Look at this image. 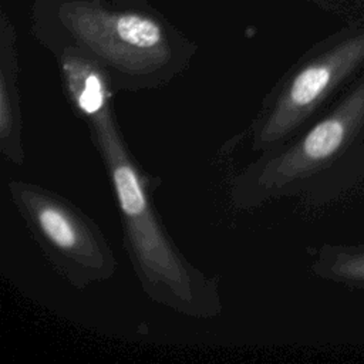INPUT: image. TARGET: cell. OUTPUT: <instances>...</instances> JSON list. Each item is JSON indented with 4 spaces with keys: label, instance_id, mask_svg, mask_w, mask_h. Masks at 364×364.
<instances>
[{
    "label": "cell",
    "instance_id": "cell-1",
    "mask_svg": "<svg viewBox=\"0 0 364 364\" xmlns=\"http://www.w3.org/2000/svg\"><path fill=\"white\" fill-rule=\"evenodd\" d=\"M63 85L85 124L117 200L124 247L144 293L182 316L210 320L222 313L219 277L192 264L166 232L152 193L158 181L132 155L114 109V88L104 68L74 47L58 54Z\"/></svg>",
    "mask_w": 364,
    "mask_h": 364
},
{
    "label": "cell",
    "instance_id": "cell-2",
    "mask_svg": "<svg viewBox=\"0 0 364 364\" xmlns=\"http://www.w3.org/2000/svg\"><path fill=\"white\" fill-rule=\"evenodd\" d=\"M58 18L74 48L104 68L115 92L158 88L183 65L173 38L149 14L71 1L60 9Z\"/></svg>",
    "mask_w": 364,
    "mask_h": 364
},
{
    "label": "cell",
    "instance_id": "cell-6",
    "mask_svg": "<svg viewBox=\"0 0 364 364\" xmlns=\"http://www.w3.org/2000/svg\"><path fill=\"white\" fill-rule=\"evenodd\" d=\"M18 65L11 30L3 28L0 47V154L14 165H23V109L18 91Z\"/></svg>",
    "mask_w": 364,
    "mask_h": 364
},
{
    "label": "cell",
    "instance_id": "cell-7",
    "mask_svg": "<svg viewBox=\"0 0 364 364\" xmlns=\"http://www.w3.org/2000/svg\"><path fill=\"white\" fill-rule=\"evenodd\" d=\"M327 272L338 277L364 280V256L353 257V256L338 255L328 262Z\"/></svg>",
    "mask_w": 364,
    "mask_h": 364
},
{
    "label": "cell",
    "instance_id": "cell-5",
    "mask_svg": "<svg viewBox=\"0 0 364 364\" xmlns=\"http://www.w3.org/2000/svg\"><path fill=\"white\" fill-rule=\"evenodd\" d=\"M364 63V24L331 41L300 63L262 101L249 127L253 152H266L291 139L324 100Z\"/></svg>",
    "mask_w": 364,
    "mask_h": 364
},
{
    "label": "cell",
    "instance_id": "cell-8",
    "mask_svg": "<svg viewBox=\"0 0 364 364\" xmlns=\"http://www.w3.org/2000/svg\"><path fill=\"white\" fill-rule=\"evenodd\" d=\"M336 3L344 11H350L353 16L364 17V0H336Z\"/></svg>",
    "mask_w": 364,
    "mask_h": 364
},
{
    "label": "cell",
    "instance_id": "cell-3",
    "mask_svg": "<svg viewBox=\"0 0 364 364\" xmlns=\"http://www.w3.org/2000/svg\"><path fill=\"white\" fill-rule=\"evenodd\" d=\"M364 121V80L344 101L301 136L262 152L229 183V202L239 210L257 209L299 192L343 149Z\"/></svg>",
    "mask_w": 364,
    "mask_h": 364
},
{
    "label": "cell",
    "instance_id": "cell-4",
    "mask_svg": "<svg viewBox=\"0 0 364 364\" xmlns=\"http://www.w3.org/2000/svg\"><path fill=\"white\" fill-rule=\"evenodd\" d=\"M10 200L34 242L74 289L111 279L117 257L97 222L73 200L38 183L10 179Z\"/></svg>",
    "mask_w": 364,
    "mask_h": 364
}]
</instances>
